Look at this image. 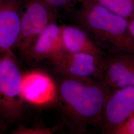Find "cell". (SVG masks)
<instances>
[{
    "instance_id": "13",
    "label": "cell",
    "mask_w": 134,
    "mask_h": 134,
    "mask_svg": "<svg viewBox=\"0 0 134 134\" xmlns=\"http://www.w3.org/2000/svg\"><path fill=\"white\" fill-rule=\"evenodd\" d=\"M58 128L44 127L37 126L34 127H27L24 126H20L12 133L13 134H51L57 132Z\"/></svg>"
},
{
    "instance_id": "8",
    "label": "cell",
    "mask_w": 134,
    "mask_h": 134,
    "mask_svg": "<svg viewBox=\"0 0 134 134\" xmlns=\"http://www.w3.org/2000/svg\"><path fill=\"white\" fill-rule=\"evenodd\" d=\"M103 71L102 81L111 91L134 86V55L120 52L105 55Z\"/></svg>"
},
{
    "instance_id": "12",
    "label": "cell",
    "mask_w": 134,
    "mask_h": 134,
    "mask_svg": "<svg viewBox=\"0 0 134 134\" xmlns=\"http://www.w3.org/2000/svg\"><path fill=\"white\" fill-rule=\"evenodd\" d=\"M80 1L79 0V2ZM92 1L115 14L128 19L134 15V0Z\"/></svg>"
},
{
    "instance_id": "7",
    "label": "cell",
    "mask_w": 134,
    "mask_h": 134,
    "mask_svg": "<svg viewBox=\"0 0 134 134\" xmlns=\"http://www.w3.org/2000/svg\"><path fill=\"white\" fill-rule=\"evenodd\" d=\"M22 93L24 101L39 107L57 102V85L45 72L33 70L23 74Z\"/></svg>"
},
{
    "instance_id": "10",
    "label": "cell",
    "mask_w": 134,
    "mask_h": 134,
    "mask_svg": "<svg viewBox=\"0 0 134 134\" xmlns=\"http://www.w3.org/2000/svg\"><path fill=\"white\" fill-rule=\"evenodd\" d=\"M63 51L61 26L58 24L56 19L48 24L32 45L21 55L26 62L35 65L44 60H50Z\"/></svg>"
},
{
    "instance_id": "6",
    "label": "cell",
    "mask_w": 134,
    "mask_h": 134,
    "mask_svg": "<svg viewBox=\"0 0 134 134\" xmlns=\"http://www.w3.org/2000/svg\"><path fill=\"white\" fill-rule=\"evenodd\" d=\"M134 113V86L111 91L103 107L102 132L109 134Z\"/></svg>"
},
{
    "instance_id": "1",
    "label": "cell",
    "mask_w": 134,
    "mask_h": 134,
    "mask_svg": "<svg viewBox=\"0 0 134 134\" xmlns=\"http://www.w3.org/2000/svg\"><path fill=\"white\" fill-rule=\"evenodd\" d=\"M57 88V102L72 131L86 133L90 128L102 129L103 107L111 91L102 81L63 77Z\"/></svg>"
},
{
    "instance_id": "16",
    "label": "cell",
    "mask_w": 134,
    "mask_h": 134,
    "mask_svg": "<svg viewBox=\"0 0 134 134\" xmlns=\"http://www.w3.org/2000/svg\"><path fill=\"white\" fill-rule=\"evenodd\" d=\"M129 29L131 36L134 40V15L129 19Z\"/></svg>"
},
{
    "instance_id": "15",
    "label": "cell",
    "mask_w": 134,
    "mask_h": 134,
    "mask_svg": "<svg viewBox=\"0 0 134 134\" xmlns=\"http://www.w3.org/2000/svg\"><path fill=\"white\" fill-rule=\"evenodd\" d=\"M109 134H134V113Z\"/></svg>"
},
{
    "instance_id": "11",
    "label": "cell",
    "mask_w": 134,
    "mask_h": 134,
    "mask_svg": "<svg viewBox=\"0 0 134 134\" xmlns=\"http://www.w3.org/2000/svg\"><path fill=\"white\" fill-rule=\"evenodd\" d=\"M60 26L64 51L89 53L103 62L104 52L86 31L77 25L63 24Z\"/></svg>"
},
{
    "instance_id": "9",
    "label": "cell",
    "mask_w": 134,
    "mask_h": 134,
    "mask_svg": "<svg viewBox=\"0 0 134 134\" xmlns=\"http://www.w3.org/2000/svg\"><path fill=\"white\" fill-rule=\"evenodd\" d=\"M24 10V0H0V56L14 49Z\"/></svg>"
},
{
    "instance_id": "14",
    "label": "cell",
    "mask_w": 134,
    "mask_h": 134,
    "mask_svg": "<svg viewBox=\"0 0 134 134\" xmlns=\"http://www.w3.org/2000/svg\"><path fill=\"white\" fill-rule=\"evenodd\" d=\"M45 1L56 12L58 10H64L72 12L79 3V0H45Z\"/></svg>"
},
{
    "instance_id": "3",
    "label": "cell",
    "mask_w": 134,
    "mask_h": 134,
    "mask_svg": "<svg viewBox=\"0 0 134 134\" xmlns=\"http://www.w3.org/2000/svg\"><path fill=\"white\" fill-rule=\"evenodd\" d=\"M22 77L13 50L1 55L0 116L9 122L18 120L23 112Z\"/></svg>"
},
{
    "instance_id": "4",
    "label": "cell",
    "mask_w": 134,
    "mask_h": 134,
    "mask_svg": "<svg viewBox=\"0 0 134 134\" xmlns=\"http://www.w3.org/2000/svg\"><path fill=\"white\" fill-rule=\"evenodd\" d=\"M24 1L19 38L14 48L21 54L32 45L48 24L57 19L56 12L45 0Z\"/></svg>"
},
{
    "instance_id": "5",
    "label": "cell",
    "mask_w": 134,
    "mask_h": 134,
    "mask_svg": "<svg viewBox=\"0 0 134 134\" xmlns=\"http://www.w3.org/2000/svg\"><path fill=\"white\" fill-rule=\"evenodd\" d=\"M49 60L63 77L102 80L103 62L91 54L63 51Z\"/></svg>"
},
{
    "instance_id": "2",
    "label": "cell",
    "mask_w": 134,
    "mask_h": 134,
    "mask_svg": "<svg viewBox=\"0 0 134 134\" xmlns=\"http://www.w3.org/2000/svg\"><path fill=\"white\" fill-rule=\"evenodd\" d=\"M78 4L79 7L72 12V19L102 49L108 48L111 53L134 55V40L130 32L129 19L92 0H81Z\"/></svg>"
}]
</instances>
